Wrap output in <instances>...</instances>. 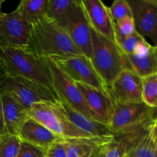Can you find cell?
Returning <instances> with one entry per match:
<instances>
[{
	"instance_id": "6da1fadb",
	"label": "cell",
	"mask_w": 157,
	"mask_h": 157,
	"mask_svg": "<svg viewBox=\"0 0 157 157\" xmlns=\"http://www.w3.org/2000/svg\"><path fill=\"white\" fill-rule=\"evenodd\" d=\"M27 48L41 59L83 55L71 39L66 29L46 17L31 26Z\"/></svg>"
},
{
	"instance_id": "7a4b0ae2",
	"label": "cell",
	"mask_w": 157,
	"mask_h": 157,
	"mask_svg": "<svg viewBox=\"0 0 157 157\" xmlns=\"http://www.w3.org/2000/svg\"><path fill=\"white\" fill-rule=\"evenodd\" d=\"M0 55L7 76L30 80L55 92L50 70L44 58L35 56L27 47L0 48Z\"/></svg>"
},
{
	"instance_id": "3957f363",
	"label": "cell",
	"mask_w": 157,
	"mask_h": 157,
	"mask_svg": "<svg viewBox=\"0 0 157 157\" xmlns=\"http://www.w3.org/2000/svg\"><path fill=\"white\" fill-rule=\"evenodd\" d=\"M92 55L90 61L98 76L109 88L124 69H130L126 55L117 44L91 29Z\"/></svg>"
},
{
	"instance_id": "277c9868",
	"label": "cell",
	"mask_w": 157,
	"mask_h": 157,
	"mask_svg": "<svg viewBox=\"0 0 157 157\" xmlns=\"http://www.w3.org/2000/svg\"><path fill=\"white\" fill-rule=\"evenodd\" d=\"M28 114L29 117L42 124L61 139L110 140L95 138L79 130L67 119L59 102L56 104L43 103L35 104L28 110Z\"/></svg>"
},
{
	"instance_id": "5b68a950",
	"label": "cell",
	"mask_w": 157,
	"mask_h": 157,
	"mask_svg": "<svg viewBox=\"0 0 157 157\" xmlns=\"http://www.w3.org/2000/svg\"><path fill=\"white\" fill-rule=\"evenodd\" d=\"M0 91L9 94L28 110L37 104L59 102L56 94L50 89L20 77H6L0 84Z\"/></svg>"
},
{
	"instance_id": "8992f818",
	"label": "cell",
	"mask_w": 157,
	"mask_h": 157,
	"mask_svg": "<svg viewBox=\"0 0 157 157\" xmlns=\"http://www.w3.org/2000/svg\"><path fill=\"white\" fill-rule=\"evenodd\" d=\"M156 108H153L142 103L117 104L109 129L113 133L131 131L156 120Z\"/></svg>"
},
{
	"instance_id": "52a82bcc",
	"label": "cell",
	"mask_w": 157,
	"mask_h": 157,
	"mask_svg": "<svg viewBox=\"0 0 157 157\" xmlns=\"http://www.w3.org/2000/svg\"><path fill=\"white\" fill-rule=\"evenodd\" d=\"M74 82L82 83L109 92L108 87L98 76L91 61L84 55H72L49 58Z\"/></svg>"
},
{
	"instance_id": "ba28073f",
	"label": "cell",
	"mask_w": 157,
	"mask_h": 157,
	"mask_svg": "<svg viewBox=\"0 0 157 157\" xmlns=\"http://www.w3.org/2000/svg\"><path fill=\"white\" fill-rule=\"evenodd\" d=\"M60 25L66 29L71 39L80 52L90 59L92 55L91 28L81 0H75L67 16Z\"/></svg>"
},
{
	"instance_id": "9c48e42d",
	"label": "cell",
	"mask_w": 157,
	"mask_h": 157,
	"mask_svg": "<svg viewBox=\"0 0 157 157\" xmlns=\"http://www.w3.org/2000/svg\"><path fill=\"white\" fill-rule=\"evenodd\" d=\"M44 59L50 70L54 90L59 101H63L73 110L90 119L84 98L75 83L69 78L51 58H46Z\"/></svg>"
},
{
	"instance_id": "30bf717a",
	"label": "cell",
	"mask_w": 157,
	"mask_h": 157,
	"mask_svg": "<svg viewBox=\"0 0 157 157\" xmlns=\"http://www.w3.org/2000/svg\"><path fill=\"white\" fill-rule=\"evenodd\" d=\"M2 2H0V48L27 47L31 25L15 11L3 12Z\"/></svg>"
},
{
	"instance_id": "8fae6325",
	"label": "cell",
	"mask_w": 157,
	"mask_h": 157,
	"mask_svg": "<svg viewBox=\"0 0 157 157\" xmlns=\"http://www.w3.org/2000/svg\"><path fill=\"white\" fill-rule=\"evenodd\" d=\"M75 83L84 98L90 119L109 127L115 106L110 93L82 83Z\"/></svg>"
},
{
	"instance_id": "7c38bea8",
	"label": "cell",
	"mask_w": 157,
	"mask_h": 157,
	"mask_svg": "<svg viewBox=\"0 0 157 157\" xmlns=\"http://www.w3.org/2000/svg\"><path fill=\"white\" fill-rule=\"evenodd\" d=\"M131 10L136 32L157 43L156 0H127Z\"/></svg>"
},
{
	"instance_id": "4fadbf2b",
	"label": "cell",
	"mask_w": 157,
	"mask_h": 157,
	"mask_svg": "<svg viewBox=\"0 0 157 157\" xmlns=\"http://www.w3.org/2000/svg\"><path fill=\"white\" fill-rule=\"evenodd\" d=\"M109 93L117 104L142 103V78L130 69H124L112 82Z\"/></svg>"
},
{
	"instance_id": "5bb4252c",
	"label": "cell",
	"mask_w": 157,
	"mask_h": 157,
	"mask_svg": "<svg viewBox=\"0 0 157 157\" xmlns=\"http://www.w3.org/2000/svg\"><path fill=\"white\" fill-rule=\"evenodd\" d=\"M154 121L131 131L116 133L110 140L97 147L93 156L126 157L139 142L149 126Z\"/></svg>"
},
{
	"instance_id": "9a60e30c",
	"label": "cell",
	"mask_w": 157,
	"mask_h": 157,
	"mask_svg": "<svg viewBox=\"0 0 157 157\" xmlns=\"http://www.w3.org/2000/svg\"><path fill=\"white\" fill-rule=\"evenodd\" d=\"M81 3L90 28L115 42L113 21L109 8L101 0H81Z\"/></svg>"
},
{
	"instance_id": "2e32d148",
	"label": "cell",
	"mask_w": 157,
	"mask_h": 157,
	"mask_svg": "<svg viewBox=\"0 0 157 157\" xmlns=\"http://www.w3.org/2000/svg\"><path fill=\"white\" fill-rule=\"evenodd\" d=\"M21 141L32 144L45 153L57 141L61 140L44 126L29 117L23 124L18 135Z\"/></svg>"
},
{
	"instance_id": "e0dca14e",
	"label": "cell",
	"mask_w": 157,
	"mask_h": 157,
	"mask_svg": "<svg viewBox=\"0 0 157 157\" xmlns=\"http://www.w3.org/2000/svg\"><path fill=\"white\" fill-rule=\"evenodd\" d=\"M3 117L7 133L18 136L28 118V110L4 91H0Z\"/></svg>"
},
{
	"instance_id": "ac0fdd59",
	"label": "cell",
	"mask_w": 157,
	"mask_h": 157,
	"mask_svg": "<svg viewBox=\"0 0 157 157\" xmlns=\"http://www.w3.org/2000/svg\"><path fill=\"white\" fill-rule=\"evenodd\" d=\"M59 104L67 119L84 133L95 138L103 140H110L114 136V133L110 131L107 126L86 117L63 101H59Z\"/></svg>"
},
{
	"instance_id": "d6986e66",
	"label": "cell",
	"mask_w": 157,
	"mask_h": 157,
	"mask_svg": "<svg viewBox=\"0 0 157 157\" xmlns=\"http://www.w3.org/2000/svg\"><path fill=\"white\" fill-rule=\"evenodd\" d=\"M126 57L131 70L141 78L157 74L156 46L151 45L149 50L144 54L128 55Z\"/></svg>"
},
{
	"instance_id": "ffe728a7",
	"label": "cell",
	"mask_w": 157,
	"mask_h": 157,
	"mask_svg": "<svg viewBox=\"0 0 157 157\" xmlns=\"http://www.w3.org/2000/svg\"><path fill=\"white\" fill-rule=\"evenodd\" d=\"M126 157H157V121H154Z\"/></svg>"
},
{
	"instance_id": "44dd1931",
	"label": "cell",
	"mask_w": 157,
	"mask_h": 157,
	"mask_svg": "<svg viewBox=\"0 0 157 157\" xmlns=\"http://www.w3.org/2000/svg\"><path fill=\"white\" fill-rule=\"evenodd\" d=\"M49 0H22L15 12L31 26L45 17Z\"/></svg>"
},
{
	"instance_id": "7402d4cb",
	"label": "cell",
	"mask_w": 157,
	"mask_h": 157,
	"mask_svg": "<svg viewBox=\"0 0 157 157\" xmlns=\"http://www.w3.org/2000/svg\"><path fill=\"white\" fill-rule=\"evenodd\" d=\"M64 141L67 157H92L97 147L109 140L64 139Z\"/></svg>"
},
{
	"instance_id": "603a6c76",
	"label": "cell",
	"mask_w": 157,
	"mask_h": 157,
	"mask_svg": "<svg viewBox=\"0 0 157 157\" xmlns=\"http://www.w3.org/2000/svg\"><path fill=\"white\" fill-rule=\"evenodd\" d=\"M121 52L126 55H140L147 52L151 44L139 33H134L117 43Z\"/></svg>"
},
{
	"instance_id": "cb8c5ba5",
	"label": "cell",
	"mask_w": 157,
	"mask_h": 157,
	"mask_svg": "<svg viewBox=\"0 0 157 157\" xmlns=\"http://www.w3.org/2000/svg\"><path fill=\"white\" fill-rule=\"evenodd\" d=\"M75 0H49L45 17L61 25L67 16Z\"/></svg>"
},
{
	"instance_id": "d4e9b609",
	"label": "cell",
	"mask_w": 157,
	"mask_h": 157,
	"mask_svg": "<svg viewBox=\"0 0 157 157\" xmlns=\"http://www.w3.org/2000/svg\"><path fill=\"white\" fill-rule=\"evenodd\" d=\"M143 102L153 108L157 107V74L142 78Z\"/></svg>"
},
{
	"instance_id": "484cf974",
	"label": "cell",
	"mask_w": 157,
	"mask_h": 157,
	"mask_svg": "<svg viewBox=\"0 0 157 157\" xmlns=\"http://www.w3.org/2000/svg\"><path fill=\"white\" fill-rule=\"evenodd\" d=\"M21 140L18 136L6 133L0 137V157H17Z\"/></svg>"
},
{
	"instance_id": "4316f807",
	"label": "cell",
	"mask_w": 157,
	"mask_h": 157,
	"mask_svg": "<svg viewBox=\"0 0 157 157\" xmlns=\"http://www.w3.org/2000/svg\"><path fill=\"white\" fill-rule=\"evenodd\" d=\"M113 31L116 44L136 32L132 17H127L113 23Z\"/></svg>"
},
{
	"instance_id": "83f0119b",
	"label": "cell",
	"mask_w": 157,
	"mask_h": 157,
	"mask_svg": "<svg viewBox=\"0 0 157 157\" xmlns=\"http://www.w3.org/2000/svg\"><path fill=\"white\" fill-rule=\"evenodd\" d=\"M109 10L113 23L127 17H132L131 10L127 0H116L109 8Z\"/></svg>"
},
{
	"instance_id": "f1b7e54d",
	"label": "cell",
	"mask_w": 157,
	"mask_h": 157,
	"mask_svg": "<svg viewBox=\"0 0 157 157\" xmlns=\"http://www.w3.org/2000/svg\"><path fill=\"white\" fill-rule=\"evenodd\" d=\"M17 157H45V153L32 144L21 141Z\"/></svg>"
},
{
	"instance_id": "f546056e",
	"label": "cell",
	"mask_w": 157,
	"mask_h": 157,
	"mask_svg": "<svg viewBox=\"0 0 157 157\" xmlns=\"http://www.w3.org/2000/svg\"><path fill=\"white\" fill-rule=\"evenodd\" d=\"M45 157H67L64 139L52 144L45 152Z\"/></svg>"
},
{
	"instance_id": "4dcf8cb0",
	"label": "cell",
	"mask_w": 157,
	"mask_h": 157,
	"mask_svg": "<svg viewBox=\"0 0 157 157\" xmlns=\"http://www.w3.org/2000/svg\"><path fill=\"white\" fill-rule=\"evenodd\" d=\"M7 133L6 131V125H5L4 121V117H3V112H2V101L1 98H0V137L4 136L5 134Z\"/></svg>"
},
{
	"instance_id": "1f68e13d",
	"label": "cell",
	"mask_w": 157,
	"mask_h": 157,
	"mask_svg": "<svg viewBox=\"0 0 157 157\" xmlns=\"http://www.w3.org/2000/svg\"><path fill=\"white\" fill-rule=\"evenodd\" d=\"M7 77L6 75V71H5L4 67H3V64H2V61L1 58V55H0V84L2 83V81H4L5 78Z\"/></svg>"
}]
</instances>
